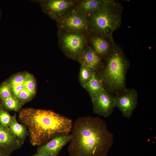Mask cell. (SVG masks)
<instances>
[{"label": "cell", "instance_id": "cell-1", "mask_svg": "<svg viewBox=\"0 0 156 156\" xmlns=\"http://www.w3.org/2000/svg\"><path fill=\"white\" fill-rule=\"evenodd\" d=\"M71 133L68 147L70 156H106L114 142L113 134L99 117L79 118Z\"/></svg>", "mask_w": 156, "mask_h": 156}, {"label": "cell", "instance_id": "cell-2", "mask_svg": "<svg viewBox=\"0 0 156 156\" xmlns=\"http://www.w3.org/2000/svg\"><path fill=\"white\" fill-rule=\"evenodd\" d=\"M18 119L27 127L29 141L41 146L55 137L71 132L72 120L50 110L26 108L20 112Z\"/></svg>", "mask_w": 156, "mask_h": 156}, {"label": "cell", "instance_id": "cell-3", "mask_svg": "<svg viewBox=\"0 0 156 156\" xmlns=\"http://www.w3.org/2000/svg\"><path fill=\"white\" fill-rule=\"evenodd\" d=\"M130 62L118 45L112 54L103 60L102 66L97 72L104 88L110 93L118 94L127 88L126 79Z\"/></svg>", "mask_w": 156, "mask_h": 156}, {"label": "cell", "instance_id": "cell-4", "mask_svg": "<svg viewBox=\"0 0 156 156\" xmlns=\"http://www.w3.org/2000/svg\"><path fill=\"white\" fill-rule=\"evenodd\" d=\"M123 9L119 2L107 0L102 6L87 16L92 31L113 37V32L121 27Z\"/></svg>", "mask_w": 156, "mask_h": 156}, {"label": "cell", "instance_id": "cell-5", "mask_svg": "<svg viewBox=\"0 0 156 156\" xmlns=\"http://www.w3.org/2000/svg\"><path fill=\"white\" fill-rule=\"evenodd\" d=\"M86 35L79 33L57 31L59 47L66 57L79 62L87 47Z\"/></svg>", "mask_w": 156, "mask_h": 156}, {"label": "cell", "instance_id": "cell-6", "mask_svg": "<svg viewBox=\"0 0 156 156\" xmlns=\"http://www.w3.org/2000/svg\"><path fill=\"white\" fill-rule=\"evenodd\" d=\"M57 31L74 32L87 35L91 29L87 16L73 7L62 18L56 22Z\"/></svg>", "mask_w": 156, "mask_h": 156}, {"label": "cell", "instance_id": "cell-7", "mask_svg": "<svg viewBox=\"0 0 156 156\" xmlns=\"http://www.w3.org/2000/svg\"><path fill=\"white\" fill-rule=\"evenodd\" d=\"M86 43L87 46L103 60L112 54L116 46L113 37L106 36L92 31L86 35Z\"/></svg>", "mask_w": 156, "mask_h": 156}, {"label": "cell", "instance_id": "cell-8", "mask_svg": "<svg viewBox=\"0 0 156 156\" xmlns=\"http://www.w3.org/2000/svg\"><path fill=\"white\" fill-rule=\"evenodd\" d=\"M75 0H34L42 12L56 22L64 17L74 6Z\"/></svg>", "mask_w": 156, "mask_h": 156}, {"label": "cell", "instance_id": "cell-9", "mask_svg": "<svg viewBox=\"0 0 156 156\" xmlns=\"http://www.w3.org/2000/svg\"><path fill=\"white\" fill-rule=\"evenodd\" d=\"M137 90L127 88L120 93L113 95L114 107L118 108L122 116L129 118L138 104Z\"/></svg>", "mask_w": 156, "mask_h": 156}, {"label": "cell", "instance_id": "cell-10", "mask_svg": "<svg viewBox=\"0 0 156 156\" xmlns=\"http://www.w3.org/2000/svg\"><path fill=\"white\" fill-rule=\"evenodd\" d=\"M94 112L105 118L113 112L114 106L113 95L105 88L100 91L92 101Z\"/></svg>", "mask_w": 156, "mask_h": 156}, {"label": "cell", "instance_id": "cell-11", "mask_svg": "<svg viewBox=\"0 0 156 156\" xmlns=\"http://www.w3.org/2000/svg\"><path fill=\"white\" fill-rule=\"evenodd\" d=\"M71 134L56 137L45 144L39 146L37 150L43 152L49 156H58L63 147L69 142L72 138Z\"/></svg>", "mask_w": 156, "mask_h": 156}, {"label": "cell", "instance_id": "cell-12", "mask_svg": "<svg viewBox=\"0 0 156 156\" xmlns=\"http://www.w3.org/2000/svg\"><path fill=\"white\" fill-rule=\"evenodd\" d=\"M22 146L9 128L0 124V147L13 151Z\"/></svg>", "mask_w": 156, "mask_h": 156}, {"label": "cell", "instance_id": "cell-13", "mask_svg": "<svg viewBox=\"0 0 156 156\" xmlns=\"http://www.w3.org/2000/svg\"><path fill=\"white\" fill-rule=\"evenodd\" d=\"M103 61V60L93 50L87 46L79 63L83 64L98 72L102 66Z\"/></svg>", "mask_w": 156, "mask_h": 156}, {"label": "cell", "instance_id": "cell-14", "mask_svg": "<svg viewBox=\"0 0 156 156\" xmlns=\"http://www.w3.org/2000/svg\"><path fill=\"white\" fill-rule=\"evenodd\" d=\"M107 0H75L74 8L87 16L102 6Z\"/></svg>", "mask_w": 156, "mask_h": 156}, {"label": "cell", "instance_id": "cell-15", "mask_svg": "<svg viewBox=\"0 0 156 156\" xmlns=\"http://www.w3.org/2000/svg\"><path fill=\"white\" fill-rule=\"evenodd\" d=\"M83 88L88 93L91 101L100 91L104 89L101 78L97 72L94 74Z\"/></svg>", "mask_w": 156, "mask_h": 156}, {"label": "cell", "instance_id": "cell-16", "mask_svg": "<svg viewBox=\"0 0 156 156\" xmlns=\"http://www.w3.org/2000/svg\"><path fill=\"white\" fill-rule=\"evenodd\" d=\"M15 113L9 128L16 137L20 144L22 145L27 137L29 135L28 130L23 124H20L17 120Z\"/></svg>", "mask_w": 156, "mask_h": 156}, {"label": "cell", "instance_id": "cell-17", "mask_svg": "<svg viewBox=\"0 0 156 156\" xmlns=\"http://www.w3.org/2000/svg\"><path fill=\"white\" fill-rule=\"evenodd\" d=\"M24 104L12 95L7 98L0 100V105L7 111L18 112Z\"/></svg>", "mask_w": 156, "mask_h": 156}, {"label": "cell", "instance_id": "cell-18", "mask_svg": "<svg viewBox=\"0 0 156 156\" xmlns=\"http://www.w3.org/2000/svg\"><path fill=\"white\" fill-rule=\"evenodd\" d=\"M81 64L79 76V80L81 85L83 87L90 80L94 74L96 72L82 63Z\"/></svg>", "mask_w": 156, "mask_h": 156}, {"label": "cell", "instance_id": "cell-19", "mask_svg": "<svg viewBox=\"0 0 156 156\" xmlns=\"http://www.w3.org/2000/svg\"><path fill=\"white\" fill-rule=\"evenodd\" d=\"M26 73H20L12 76L5 81L10 87L23 84Z\"/></svg>", "mask_w": 156, "mask_h": 156}, {"label": "cell", "instance_id": "cell-20", "mask_svg": "<svg viewBox=\"0 0 156 156\" xmlns=\"http://www.w3.org/2000/svg\"><path fill=\"white\" fill-rule=\"evenodd\" d=\"M23 85L24 88L36 93V83L33 76L31 74L26 73Z\"/></svg>", "mask_w": 156, "mask_h": 156}, {"label": "cell", "instance_id": "cell-21", "mask_svg": "<svg viewBox=\"0 0 156 156\" xmlns=\"http://www.w3.org/2000/svg\"><path fill=\"white\" fill-rule=\"evenodd\" d=\"M13 118L8 111L0 105V124L8 127H9Z\"/></svg>", "mask_w": 156, "mask_h": 156}, {"label": "cell", "instance_id": "cell-22", "mask_svg": "<svg viewBox=\"0 0 156 156\" xmlns=\"http://www.w3.org/2000/svg\"><path fill=\"white\" fill-rule=\"evenodd\" d=\"M35 94L24 88L19 94L16 98L21 102L25 103L31 101Z\"/></svg>", "mask_w": 156, "mask_h": 156}, {"label": "cell", "instance_id": "cell-23", "mask_svg": "<svg viewBox=\"0 0 156 156\" xmlns=\"http://www.w3.org/2000/svg\"><path fill=\"white\" fill-rule=\"evenodd\" d=\"M10 87L5 81L0 84V99H3L12 95Z\"/></svg>", "mask_w": 156, "mask_h": 156}, {"label": "cell", "instance_id": "cell-24", "mask_svg": "<svg viewBox=\"0 0 156 156\" xmlns=\"http://www.w3.org/2000/svg\"><path fill=\"white\" fill-rule=\"evenodd\" d=\"M24 88L23 84L11 87L12 95L16 98L19 94Z\"/></svg>", "mask_w": 156, "mask_h": 156}, {"label": "cell", "instance_id": "cell-25", "mask_svg": "<svg viewBox=\"0 0 156 156\" xmlns=\"http://www.w3.org/2000/svg\"><path fill=\"white\" fill-rule=\"evenodd\" d=\"M13 151L11 150L0 147V156H10Z\"/></svg>", "mask_w": 156, "mask_h": 156}, {"label": "cell", "instance_id": "cell-26", "mask_svg": "<svg viewBox=\"0 0 156 156\" xmlns=\"http://www.w3.org/2000/svg\"><path fill=\"white\" fill-rule=\"evenodd\" d=\"M32 156H49L47 154L44 153L40 151L37 150L36 153Z\"/></svg>", "mask_w": 156, "mask_h": 156}, {"label": "cell", "instance_id": "cell-27", "mask_svg": "<svg viewBox=\"0 0 156 156\" xmlns=\"http://www.w3.org/2000/svg\"><path fill=\"white\" fill-rule=\"evenodd\" d=\"M1 11L0 10V20L1 18Z\"/></svg>", "mask_w": 156, "mask_h": 156}]
</instances>
